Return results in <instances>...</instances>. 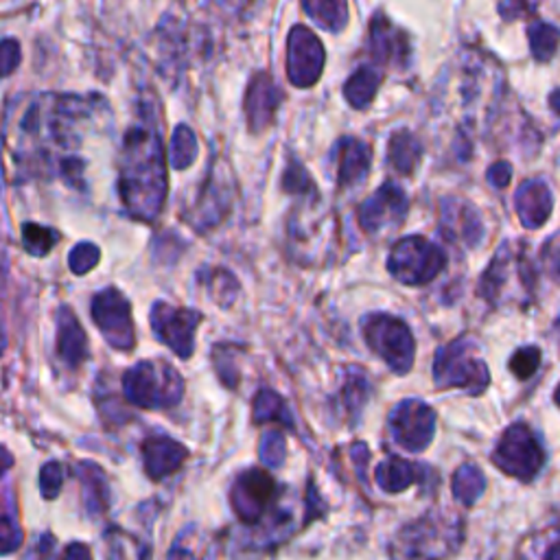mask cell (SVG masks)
<instances>
[{"mask_svg":"<svg viewBox=\"0 0 560 560\" xmlns=\"http://www.w3.org/2000/svg\"><path fill=\"white\" fill-rule=\"evenodd\" d=\"M140 119L132 125L123 142L119 191L125 208L142 221H154L166 198L165 149L160 127L151 107L142 106Z\"/></svg>","mask_w":560,"mask_h":560,"instance_id":"6da1fadb","label":"cell"},{"mask_svg":"<svg viewBox=\"0 0 560 560\" xmlns=\"http://www.w3.org/2000/svg\"><path fill=\"white\" fill-rule=\"evenodd\" d=\"M125 399L145 410H165L174 407L184 395V381L162 360L140 361L123 375Z\"/></svg>","mask_w":560,"mask_h":560,"instance_id":"7a4b0ae2","label":"cell"},{"mask_svg":"<svg viewBox=\"0 0 560 560\" xmlns=\"http://www.w3.org/2000/svg\"><path fill=\"white\" fill-rule=\"evenodd\" d=\"M361 333L368 346L381 357L392 372L405 375L414 363L416 344L407 324L387 313H372L361 320Z\"/></svg>","mask_w":560,"mask_h":560,"instance_id":"3957f363","label":"cell"},{"mask_svg":"<svg viewBox=\"0 0 560 560\" xmlns=\"http://www.w3.org/2000/svg\"><path fill=\"white\" fill-rule=\"evenodd\" d=\"M446 254L440 245L425 237L412 234L392 248L387 269L396 280L405 284H425L445 269Z\"/></svg>","mask_w":560,"mask_h":560,"instance_id":"277c9868","label":"cell"},{"mask_svg":"<svg viewBox=\"0 0 560 560\" xmlns=\"http://www.w3.org/2000/svg\"><path fill=\"white\" fill-rule=\"evenodd\" d=\"M434 379L438 387H464L471 395H479L488 386V370L475 357L473 344L460 337L446 348H440L434 361Z\"/></svg>","mask_w":560,"mask_h":560,"instance_id":"5b68a950","label":"cell"},{"mask_svg":"<svg viewBox=\"0 0 560 560\" xmlns=\"http://www.w3.org/2000/svg\"><path fill=\"white\" fill-rule=\"evenodd\" d=\"M493 460L504 473L528 481L540 471L545 454L540 449L539 440L530 431V427L523 425V422H517L499 440Z\"/></svg>","mask_w":560,"mask_h":560,"instance_id":"8992f818","label":"cell"},{"mask_svg":"<svg viewBox=\"0 0 560 560\" xmlns=\"http://www.w3.org/2000/svg\"><path fill=\"white\" fill-rule=\"evenodd\" d=\"M92 320L99 327L101 335L116 351L130 352L136 344L134 322H132L130 302L116 289H106L97 293L90 304Z\"/></svg>","mask_w":560,"mask_h":560,"instance_id":"52a82bcc","label":"cell"},{"mask_svg":"<svg viewBox=\"0 0 560 560\" xmlns=\"http://www.w3.org/2000/svg\"><path fill=\"white\" fill-rule=\"evenodd\" d=\"M151 328H154L156 337L162 344L175 351V355L186 360L191 357L195 348V331L201 322L199 311H191V309L171 307L166 302H156L151 307Z\"/></svg>","mask_w":560,"mask_h":560,"instance_id":"ba28073f","label":"cell"},{"mask_svg":"<svg viewBox=\"0 0 560 560\" xmlns=\"http://www.w3.org/2000/svg\"><path fill=\"white\" fill-rule=\"evenodd\" d=\"M390 431L403 449L414 454L427 449L436 431L434 410L422 401H403L392 410Z\"/></svg>","mask_w":560,"mask_h":560,"instance_id":"9c48e42d","label":"cell"},{"mask_svg":"<svg viewBox=\"0 0 560 560\" xmlns=\"http://www.w3.org/2000/svg\"><path fill=\"white\" fill-rule=\"evenodd\" d=\"M324 68V48L322 42L313 36L311 29L298 27L292 29L287 40V77L293 86L311 88L320 80Z\"/></svg>","mask_w":560,"mask_h":560,"instance_id":"30bf717a","label":"cell"},{"mask_svg":"<svg viewBox=\"0 0 560 560\" xmlns=\"http://www.w3.org/2000/svg\"><path fill=\"white\" fill-rule=\"evenodd\" d=\"M407 215V195L395 182H386L360 206V225L366 233L379 234L381 230L396 228Z\"/></svg>","mask_w":560,"mask_h":560,"instance_id":"8fae6325","label":"cell"},{"mask_svg":"<svg viewBox=\"0 0 560 560\" xmlns=\"http://www.w3.org/2000/svg\"><path fill=\"white\" fill-rule=\"evenodd\" d=\"M449 532L429 521H419L401 532L395 543V560H436L449 549Z\"/></svg>","mask_w":560,"mask_h":560,"instance_id":"7c38bea8","label":"cell"},{"mask_svg":"<svg viewBox=\"0 0 560 560\" xmlns=\"http://www.w3.org/2000/svg\"><path fill=\"white\" fill-rule=\"evenodd\" d=\"M276 495V481L260 469H250L233 488V508L243 521H257Z\"/></svg>","mask_w":560,"mask_h":560,"instance_id":"4fadbf2b","label":"cell"},{"mask_svg":"<svg viewBox=\"0 0 560 560\" xmlns=\"http://www.w3.org/2000/svg\"><path fill=\"white\" fill-rule=\"evenodd\" d=\"M368 44H370L372 60L381 66H395L403 68L410 60V42L407 36L396 29L390 22V18L377 13L370 22V36H368Z\"/></svg>","mask_w":560,"mask_h":560,"instance_id":"5bb4252c","label":"cell"},{"mask_svg":"<svg viewBox=\"0 0 560 560\" xmlns=\"http://www.w3.org/2000/svg\"><path fill=\"white\" fill-rule=\"evenodd\" d=\"M283 92L269 72H257L245 95V116L252 132H263L274 121V112L280 106Z\"/></svg>","mask_w":560,"mask_h":560,"instance_id":"9a60e30c","label":"cell"},{"mask_svg":"<svg viewBox=\"0 0 560 560\" xmlns=\"http://www.w3.org/2000/svg\"><path fill=\"white\" fill-rule=\"evenodd\" d=\"M189 451L180 442L166 438V436H156L142 442V460H145V471L149 478L162 479L166 475L175 473L182 462L186 460Z\"/></svg>","mask_w":560,"mask_h":560,"instance_id":"2e32d148","label":"cell"},{"mask_svg":"<svg viewBox=\"0 0 560 560\" xmlns=\"http://www.w3.org/2000/svg\"><path fill=\"white\" fill-rule=\"evenodd\" d=\"M372 151L366 142L357 139H342L335 145V158H337V184L340 189H348V186H357L366 178L370 171Z\"/></svg>","mask_w":560,"mask_h":560,"instance_id":"e0dca14e","label":"cell"},{"mask_svg":"<svg viewBox=\"0 0 560 560\" xmlns=\"http://www.w3.org/2000/svg\"><path fill=\"white\" fill-rule=\"evenodd\" d=\"M57 357L71 368H80L88 357V340L81 324L77 322L75 313L68 307H62L57 313Z\"/></svg>","mask_w":560,"mask_h":560,"instance_id":"ac0fdd59","label":"cell"},{"mask_svg":"<svg viewBox=\"0 0 560 560\" xmlns=\"http://www.w3.org/2000/svg\"><path fill=\"white\" fill-rule=\"evenodd\" d=\"M519 217L528 228H539L547 221L552 213V193L547 186L539 180H530L521 184L517 193Z\"/></svg>","mask_w":560,"mask_h":560,"instance_id":"d6986e66","label":"cell"},{"mask_svg":"<svg viewBox=\"0 0 560 560\" xmlns=\"http://www.w3.org/2000/svg\"><path fill=\"white\" fill-rule=\"evenodd\" d=\"M442 217H445V233L451 237L466 241L469 245H475L481 239V221L475 213V208L454 199L455 208H449V204H442Z\"/></svg>","mask_w":560,"mask_h":560,"instance_id":"ffe728a7","label":"cell"},{"mask_svg":"<svg viewBox=\"0 0 560 560\" xmlns=\"http://www.w3.org/2000/svg\"><path fill=\"white\" fill-rule=\"evenodd\" d=\"M422 154L420 142L410 130H399L390 136V145H387V158L390 165L403 175L414 174L416 165H419Z\"/></svg>","mask_w":560,"mask_h":560,"instance_id":"44dd1931","label":"cell"},{"mask_svg":"<svg viewBox=\"0 0 560 560\" xmlns=\"http://www.w3.org/2000/svg\"><path fill=\"white\" fill-rule=\"evenodd\" d=\"M381 81H383V75L377 71V68L361 66L360 71L352 72V75L348 77L346 86H344V97H346V101L351 103L352 107L363 110V107L370 106L372 99H375Z\"/></svg>","mask_w":560,"mask_h":560,"instance_id":"7402d4cb","label":"cell"},{"mask_svg":"<svg viewBox=\"0 0 560 560\" xmlns=\"http://www.w3.org/2000/svg\"><path fill=\"white\" fill-rule=\"evenodd\" d=\"M420 469L412 462L396 458L390 455L386 462H381L379 469H377V481L383 490L387 493H401L407 486H412L414 481H419Z\"/></svg>","mask_w":560,"mask_h":560,"instance_id":"603a6c76","label":"cell"},{"mask_svg":"<svg viewBox=\"0 0 560 560\" xmlns=\"http://www.w3.org/2000/svg\"><path fill=\"white\" fill-rule=\"evenodd\" d=\"M252 419L254 422H283L284 427H292V414L287 410V403L267 387L254 396Z\"/></svg>","mask_w":560,"mask_h":560,"instance_id":"cb8c5ba5","label":"cell"},{"mask_svg":"<svg viewBox=\"0 0 560 560\" xmlns=\"http://www.w3.org/2000/svg\"><path fill=\"white\" fill-rule=\"evenodd\" d=\"M302 9L327 31H342L348 21L346 3H302Z\"/></svg>","mask_w":560,"mask_h":560,"instance_id":"d4e9b609","label":"cell"},{"mask_svg":"<svg viewBox=\"0 0 560 560\" xmlns=\"http://www.w3.org/2000/svg\"><path fill=\"white\" fill-rule=\"evenodd\" d=\"M484 486H486L484 475H481V471L478 469V466L464 464L454 478V495H455V499L462 501V504L471 505L475 499L479 497Z\"/></svg>","mask_w":560,"mask_h":560,"instance_id":"484cf974","label":"cell"},{"mask_svg":"<svg viewBox=\"0 0 560 560\" xmlns=\"http://www.w3.org/2000/svg\"><path fill=\"white\" fill-rule=\"evenodd\" d=\"M560 42V33L556 27L552 24H545V22H534L530 27V47H532L534 57L539 62H547L549 57L556 53Z\"/></svg>","mask_w":560,"mask_h":560,"instance_id":"4316f807","label":"cell"},{"mask_svg":"<svg viewBox=\"0 0 560 560\" xmlns=\"http://www.w3.org/2000/svg\"><path fill=\"white\" fill-rule=\"evenodd\" d=\"M60 234L53 228L40 224H24L22 225V243L27 248L29 254L33 257H47L53 250V245L57 243Z\"/></svg>","mask_w":560,"mask_h":560,"instance_id":"83f0119b","label":"cell"},{"mask_svg":"<svg viewBox=\"0 0 560 560\" xmlns=\"http://www.w3.org/2000/svg\"><path fill=\"white\" fill-rule=\"evenodd\" d=\"M195 158H198V140H195V134L186 125H180L174 132V140H171V165L182 171L189 165H193Z\"/></svg>","mask_w":560,"mask_h":560,"instance_id":"f1b7e54d","label":"cell"},{"mask_svg":"<svg viewBox=\"0 0 560 560\" xmlns=\"http://www.w3.org/2000/svg\"><path fill=\"white\" fill-rule=\"evenodd\" d=\"M368 399V379L361 375L360 370H352L348 381L344 383L342 387V407L348 412V414L357 416L363 410V403Z\"/></svg>","mask_w":560,"mask_h":560,"instance_id":"f546056e","label":"cell"},{"mask_svg":"<svg viewBox=\"0 0 560 560\" xmlns=\"http://www.w3.org/2000/svg\"><path fill=\"white\" fill-rule=\"evenodd\" d=\"M99 248H97L95 243H83L75 245V248L71 250V254H68V265H71L72 272L77 274V276H81V274H88L92 267H95L97 263H99Z\"/></svg>","mask_w":560,"mask_h":560,"instance_id":"4dcf8cb0","label":"cell"},{"mask_svg":"<svg viewBox=\"0 0 560 560\" xmlns=\"http://www.w3.org/2000/svg\"><path fill=\"white\" fill-rule=\"evenodd\" d=\"M539 363H540L539 348L528 346V348H521V351L514 352L513 360H510V370H513L514 377H519L521 381H525V379H530L534 372H537Z\"/></svg>","mask_w":560,"mask_h":560,"instance_id":"1f68e13d","label":"cell"},{"mask_svg":"<svg viewBox=\"0 0 560 560\" xmlns=\"http://www.w3.org/2000/svg\"><path fill=\"white\" fill-rule=\"evenodd\" d=\"M260 460L267 466H280L284 460V438L276 429L267 431L260 440Z\"/></svg>","mask_w":560,"mask_h":560,"instance_id":"d6a6232c","label":"cell"},{"mask_svg":"<svg viewBox=\"0 0 560 560\" xmlns=\"http://www.w3.org/2000/svg\"><path fill=\"white\" fill-rule=\"evenodd\" d=\"M283 189L289 191V193H301V195L307 193V191H311V193L316 191L318 193V189L313 186L311 178H309L307 171L302 169L301 162H292V165L287 166L284 178H283Z\"/></svg>","mask_w":560,"mask_h":560,"instance_id":"836d02e7","label":"cell"},{"mask_svg":"<svg viewBox=\"0 0 560 560\" xmlns=\"http://www.w3.org/2000/svg\"><path fill=\"white\" fill-rule=\"evenodd\" d=\"M64 484V471L62 466L57 464V462H48L47 466L42 469L40 473V488H42V495L47 499L55 497L57 493H60Z\"/></svg>","mask_w":560,"mask_h":560,"instance_id":"e575fe53","label":"cell"},{"mask_svg":"<svg viewBox=\"0 0 560 560\" xmlns=\"http://www.w3.org/2000/svg\"><path fill=\"white\" fill-rule=\"evenodd\" d=\"M18 62H21V47H18L16 40L7 38V40L3 42V72L4 75H12Z\"/></svg>","mask_w":560,"mask_h":560,"instance_id":"d590c367","label":"cell"},{"mask_svg":"<svg viewBox=\"0 0 560 560\" xmlns=\"http://www.w3.org/2000/svg\"><path fill=\"white\" fill-rule=\"evenodd\" d=\"M510 175H513V166H510L508 162H497V165H493L488 169V182L493 186H497V189L508 186Z\"/></svg>","mask_w":560,"mask_h":560,"instance_id":"8d00e7d4","label":"cell"},{"mask_svg":"<svg viewBox=\"0 0 560 560\" xmlns=\"http://www.w3.org/2000/svg\"><path fill=\"white\" fill-rule=\"evenodd\" d=\"M64 560H90V554H88V549L83 545H72Z\"/></svg>","mask_w":560,"mask_h":560,"instance_id":"74e56055","label":"cell"},{"mask_svg":"<svg viewBox=\"0 0 560 560\" xmlns=\"http://www.w3.org/2000/svg\"><path fill=\"white\" fill-rule=\"evenodd\" d=\"M545 560H560V539L552 545V549H549L547 556H545Z\"/></svg>","mask_w":560,"mask_h":560,"instance_id":"f35d334b","label":"cell"},{"mask_svg":"<svg viewBox=\"0 0 560 560\" xmlns=\"http://www.w3.org/2000/svg\"><path fill=\"white\" fill-rule=\"evenodd\" d=\"M549 103H552V107L554 110L558 112L560 115V90H556V92H552V97H549Z\"/></svg>","mask_w":560,"mask_h":560,"instance_id":"ab89813d","label":"cell"},{"mask_svg":"<svg viewBox=\"0 0 560 560\" xmlns=\"http://www.w3.org/2000/svg\"><path fill=\"white\" fill-rule=\"evenodd\" d=\"M554 399H556V403L560 405V387L556 390V395H554Z\"/></svg>","mask_w":560,"mask_h":560,"instance_id":"60d3db41","label":"cell"}]
</instances>
